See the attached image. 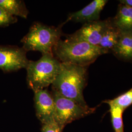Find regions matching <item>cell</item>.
I'll return each mask as SVG.
<instances>
[{
	"label": "cell",
	"instance_id": "cell-1",
	"mask_svg": "<svg viewBox=\"0 0 132 132\" xmlns=\"http://www.w3.org/2000/svg\"><path fill=\"white\" fill-rule=\"evenodd\" d=\"M87 67L61 63L59 72L52 84V90L67 98L87 105L83 90L87 84Z\"/></svg>",
	"mask_w": 132,
	"mask_h": 132
},
{
	"label": "cell",
	"instance_id": "cell-2",
	"mask_svg": "<svg viewBox=\"0 0 132 132\" xmlns=\"http://www.w3.org/2000/svg\"><path fill=\"white\" fill-rule=\"evenodd\" d=\"M53 54L61 63L88 67L105 53L98 46L66 39L58 41L53 49Z\"/></svg>",
	"mask_w": 132,
	"mask_h": 132
},
{
	"label": "cell",
	"instance_id": "cell-3",
	"mask_svg": "<svg viewBox=\"0 0 132 132\" xmlns=\"http://www.w3.org/2000/svg\"><path fill=\"white\" fill-rule=\"evenodd\" d=\"M64 23L58 27L50 26L40 22H34L28 33L21 40L23 48L27 52L37 51L42 54H53V49L61 39L62 27Z\"/></svg>",
	"mask_w": 132,
	"mask_h": 132
},
{
	"label": "cell",
	"instance_id": "cell-4",
	"mask_svg": "<svg viewBox=\"0 0 132 132\" xmlns=\"http://www.w3.org/2000/svg\"><path fill=\"white\" fill-rule=\"evenodd\" d=\"M61 64L53 54H42L38 60H29L26 69L28 88L34 92L52 85L59 72Z\"/></svg>",
	"mask_w": 132,
	"mask_h": 132
},
{
	"label": "cell",
	"instance_id": "cell-5",
	"mask_svg": "<svg viewBox=\"0 0 132 132\" xmlns=\"http://www.w3.org/2000/svg\"><path fill=\"white\" fill-rule=\"evenodd\" d=\"M55 106V120L63 129L68 124L94 113L96 108H92L67 98L52 90Z\"/></svg>",
	"mask_w": 132,
	"mask_h": 132
},
{
	"label": "cell",
	"instance_id": "cell-6",
	"mask_svg": "<svg viewBox=\"0 0 132 132\" xmlns=\"http://www.w3.org/2000/svg\"><path fill=\"white\" fill-rule=\"evenodd\" d=\"M23 47L14 46H0V70L10 72L26 69L29 60Z\"/></svg>",
	"mask_w": 132,
	"mask_h": 132
},
{
	"label": "cell",
	"instance_id": "cell-7",
	"mask_svg": "<svg viewBox=\"0 0 132 132\" xmlns=\"http://www.w3.org/2000/svg\"><path fill=\"white\" fill-rule=\"evenodd\" d=\"M36 117L42 124L55 120V106L52 92L47 89L34 92Z\"/></svg>",
	"mask_w": 132,
	"mask_h": 132
},
{
	"label": "cell",
	"instance_id": "cell-8",
	"mask_svg": "<svg viewBox=\"0 0 132 132\" xmlns=\"http://www.w3.org/2000/svg\"><path fill=\"white\" fill-rule=\"evenodd\" d=\"M108 22L98 20L85 23L75 33L67 35L66 39L83 41L98 47Z\"/></svg>",
	"mask_w": 132,
	"mask_h": 132
},
{
	"label": "cell",
	"instance_id": "cell-9",
	"mask_svg": "<svg viewBox=\"0 0 132 132\" xmlns=\"http://www.w3.org/2000/svg\"><path fill=\"white\" fill-rule=\"evenodd\" d=\"M107 0H94L82 9L69 14L67 19L64 22L69 21L76 23H87L98 21L101 12L107 3Z\"/></svg>",
	"mask_w": 132,
	"mask_h": 132
},
{
	"label": "cell",
	"instance_id": "cell-10",
	"mask_svg": "<svg viewBox=\"0 0 132 132\" xmlns=\"http://www.w3.org/2000/svg\"><path fill=\"white\" fill-rule=\"evenodd\" d=\"M120 35V30L114 26L113 22L108 21L98 47L105 53L113 51L118 43Z\"/></svg>",
	"mask_w": 132,
	"mask_h": 132
},
{
	"label": "cell",
	"instance_id": "cell-11",
	"mask_svg": "<svg viewBox=\"0 0 132 132\" xmlns=\"http://www.w3.org/2000/svg\"><path fill=\"white\" fill-rule=\"evenodd\" d=\"M113 23L120 32H132V7L120 5Z\"/></svg>",
	"mask_w": 132,
	"mask_h": 132
},
{
	"label": "cell",
	"instance_id": "cell-12",
	"mask_svg": "<svg viewBox=\"0 0 132 132\" xmlns=\"http://www.w3.org/2000/svg\"><path fill=\"white\" fill-rule=\"evenodd\" d=\"M112 51L120 58L132 60V32H120L118 43Z\"/></svg>",
	"mask_w": 132,
	"mask_h": 132
},
{
	"label": "cell",
	"instance_id": "cell-13",
	"mask_svg": "<svg viewBox=\"0 0 132 132\" xmlns=\"http://www.w3.org/2000/svg\"><path fill=\"white\" fill-rule=\"evenodd\" d=\"M0 7L16 17L26 19L29 13L24 2L21 0H0Z\"/></svg>",
	"mask_w": 132,
	"mask_h": 132
},
{
	"label": "cell",
	"instance_id": "cell-14",
	"mask_svg": "<svg viewBox=\"0 0 132 132\" xmlns=\"http://www.w3.org/2000/svg\"><path fill=\"white\" fill-rule=\"evenodd\" d=\"M103 102L117 106L124 111L132 105V88L113 99L106 100Z\"/></svg>",
	"mask_w": 132,
	"mask_h": 132
},
{
	"label": "cell",
	"instance_id": "cell-15",
	"mask_svg": "<svg viewBox=\"0 0 132 132\" xmlns=\"http://www.w3.org/2000/svg\"><path fill=\"white\" fill-rule=\"evenodd\" d=\"M110 107L111 122L114 132H124L123 114L124 111L121 109L112 105H108Z\"/></svg>",
	"mask_w": 132,
	"mask_h": 132
},
{
	"label": "cell",
	"instance_id": "cell-16",
	"mask_svg": "<svg viewBox=\"0 0 132 132\" xmlns=\"http://www.w3.org/2000/svg\"><path fill=\"white\" fill-rule=\"evenodd\" d=\"M17 21V19L16 17L8 13L0 7V27L10 26L16 23Z\"/></svg>",
	"mask_w": 132,
	"mask_h": 132
},
{
	"label": "cell",
	"instance_id": "cell-17",
	"mask_svg": "<svg viewBox=\"0 0 132 132\" xmlns=\"http://www.w3.org/2000/svg\"><path fill=\"white\" fill-rule=\"evenodd\" d=\"M63 130L55 120L42 124V132H62Z\"/></svg>",
	"mask_w": 132,
	"mask_h": 132
},
{
	"label": "cell",
	"instance_id": "cell-18",
	"mask_svg": "<svg viewBox=\"0 0 132 132\" xmlns=\"http://www.w3.org/2000/svg\"><path fill=\"white\" fill-rule=\"evenodd\" d=\"M119 2L121 5H125L132 7V0H121Z\"/></svg>",
	"mask_w": 132,
	"mask_h": 132
},
{
	"label": "cell",
	"instance_id": "cell-19",
	"mask_svg": "<svg viewBox=\"0 0 132 132\" xmlns=\"http://www.w3.org/2000/svg\"></svg>",
	"mask_w": 132,
	"mask_h": 132
}]
</instances>
